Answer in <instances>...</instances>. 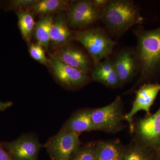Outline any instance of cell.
<instances>
[{"mask_svg": "<svg viewBox=\"0 0 160 160\" xmlns=\"http://www.w3.org/2000/svg\"><path fill=\"white\" fill-rule=\"evenodd\" d=\"M134 33L137 40L135 52L140 75L126 93L132 92L138 86L150 82L160 75V26L151 30L138 28Z\"/></svg>", "mask_w": 160, "mask_h": 160, "instance_id": "cell-1", "label": "cell"}, {"mask_svg": "<svg viewBox=\"0 0 160 160\" xmlns=\"http://www.w3.org/2000/svg\"><path fill=\"white\" fill-rule=\"evenodd\" d=\"M100 20L109 31L121 35L132 26L143 24L145 19L133 1L111 0L101 10Z\"/></svg>", "mask_w": 160, "mask_h": 160, "instance_id": "cell-2", "label": "cell"}, {"mask_svg": "<svg viewBox=\"0 0 160 160\" xmlns=\"http://www.w3.org/2000/svg\"><path fill=\"white\" fill-rule=\"evenodd\" d=\"M73 40L81 43L85 47L95 66L111 54L117 44L99 28L74 32Z\"/></svg>", "mask_w": 160, "mask_h": 160, "instance_id": "cell-3", "label": "cell"}, {"mask_svg": "<svg viewBox=\"0 0 160 160\" xmlns=\"http://www.w3.org/2000/svg\"><path fill=\"white\" fill-rule=\"evenodd\" d=\"M90 115L96 130L109 133L121 131L125 120L122 98L118 96L107 106L91 109Z\"/></svg>", "mask_w": 160, "mask_h": 160, "instance_id": "cell-4", "label": "cell"}, {"mask_svg": "<svg viewBox=\"0 0 160 160\" xmlns=\"http://www.w3.org/2000/svg\"><path fill=\"white\" fill-rule=\"evenodd\" d=\"M47 66L57 82L67 89L82 88L90 81L88 74L66 64L56 52L50 54Z\"/></svg>", "mask_w": 160, "mask_h": 160, "instance_id": "cell-5", "label": "cell"}, {"mask_svg": "<svg viewBox=\"0 0 160 160\" xmlns=\"http://www.w3.org/2000/svg\"><path fill=\"white\" fill-rule=\"evenodd\" d=\"M133 142L154 152L160 147V108L134 125Z\"/></svg>", "mask_w": 160, "mask_h": 160, "instance_id": "cell-6", "label": "cell"}, {"mask_svg": "<svg viewBox=\"0 0 160 160\" xmlns=\"http://www.w3.org/2000/svg\"><path fill=\"white\" fill-rule=\"evenodd\" d=\"M81 144L79 134L61 129L49 138L44 146L52 160H70Z\"/></svg>", "mask_w": 160, "mask_h": 160, "instance_id": "cell-7", "label": "cell"}, {"mask_svg": "<svg viewBox=\"0 0 160 160\" xmlns=\"http://www.w3.org/2000/svg\"><path fill=\"white\" fill-rule=\"evenodd\" d=\"M101 10L93 1H72L66 11L69 27L80 29L90 26L100 19Z\"/></svg>", "mask_w": 160, "mask_h": 160, "instance_id": "cell-8", "label": "cell"}, {"mask_svg": "<svg viewBox=\"0 0 160 160\" xmlns=\"http://www.w3.org/2000/svg\"><path fill=\"white\" fill-rule=\"evenodd\" d=\"M160 91V84L158 82L147 83L140 86L136 92V97L132 107L128 113L125 115L124 119L129 124L130 133L134 131L133 117L138 112L144 111L146 116L151 115L150 109Z\"/></svg>", "mask_w": 160, "mask_h": 160, "instance_id": "cell-9", "label": "cell"}, {"mask_svg": "<svg viewBox=\"0 0 160 160\" xmlns=\"http://www.w3.org/2000/svg\"><path fill=\"white\" fill-rule=\"evenodd\" d=\"M3 147L14 160H38L40 149L44 147L33 133L22 135L17 139L2 142Z\"/></svg>", "mask_w": 160, "mask_h": 160, "instance_id": "cell-10", "label": "cell"}, {"mask_svg": "<svg viewBox=\"0 0 160 160\" xmlns=\"http://www.w3.org/2000/svg\"><path fill=\"white\" fill-rule=\"evenodd\" d=\"M113 62L121 87L129 82L139 69L135 51L128 50L121 51Z\"/></svg>", "mask_w": 160, "mask_h": 160, "instance_id": "cell-11", "label": "cell"}, {"mask_svg": "<svg viewBox=\"0 0 160 160\" xmlns=\"http://www.w3.org/2000/svg\"><path fill=\"white\" fill-rule=\"evenodd\" d=\"M50 36V44L52 48L57 49L70 44L73 41L74 32L69 28L67 15L64 11L58 12L55 17Z\"/></svg>", "mask_w": 160, "mask_h": 160, "instance_id": "cell-12", "label": "cell"}, {"mask_svg": "<svg viewBox=\"0 0 160 160\" xmlns=\"http://www.w3.org/2000/svg\"><path fill=\"white\" fill-rule=\"evenodd\" d=\"M55 52L63 62L69 66L86 74L90 71L91 63L88 56L70 44L58 48Z\"/></svg>", "mask_w": 160, "mask_h": 160, "instance_id": "cell-13", "label": "cell"}, {"mask_svg": "<svg viewBox=\"0 0 160 160\" xmlns=\"http://www.w3.org/2000/svg\"><path fill=\"white\" fill-rule=\"evenodd\" d=\"M91 79L108 87L111 88L121 87L113 62L109 58L102 61L95 66L94 69L92 72Z\"/></svg>", "mask_w": 160, "mask_h": 160, "instance_id": "cell-14", "label": "cell"}, {"mask_svg": "<svg viewBox=\"0 0 160 160\" xmlns=\"http://www.w3.org/2000/svg\"><path fill=\"white\" fill-rule=\"evenodd\" d=\"M90 110L91 109H82L75 112L64 123L61 130L79 134L96 130L92 121Z\"/></svg>", "mask_w": 160, "mask_h": 160, "instance_id": "cell-15", "label": "cell"}, {"mask_svg": "<svg viewBox=\"0 0 160 160\" xmlns=\"http://www.w3.org/2000/svg\"><path fill=\"white\" fill-rule=\"evenodd\" d=\"M125 149L118 140L98 142L95 144L97 160H122Z\"/></svg>", "mask_w": 160, "mask_h": 160, "instance_id": "cell-16", "label": "cell"}, {"mask_svg": "<svg viewBox=\"0 0 160 160\" xmlns=\"http://www.w3.org/2000/svg\"><path fill=\"white\" fill-rule=\"evenodd\" d=\"M71 2L65 0H36L29 10L34 15L44 16L54 12L67 11Z\"/></svg>", "mask_w": 160, "mask_h": 160, "instance_id": "cell-17", "label": "cell"}, {"mask_svg": "<svg viewBox=\"0 0 160 160\" xmlns=\"http://www.w3.org/2000/svg\"><path fill=\"white\" fill-rule=\"evenodd\" d=\"M54 18L53 14L42 16L35 27L33 32L35 39L45 50H48L50 45V31Z\"/></svg>", "mask_w": 160, "mask_h": 160, "instance_id": "cell-18", "label": "cell"}, {"mask_svg": "<svg viewBox=\"0 0 160 160\" xmlns=\"http://www.w3.org/2000/svg\"><path fill=\"white\" fill-rule=\"evenodd\" d=\"M16 13L22 37L26 42L30 43L36 24L34 21V15L29 9L18 10Z\"/></svg>", "mask_w": 160, "mask_h": 160, "instance_id": "cell-19", "label": "cell"}, {"mask_svg": "<svg viewBox=\"0 0 160 160\" xmlns=\"http://www.w3.org/2000/svg\"><path fill=\"white\" fill-rule=\"evenodd\" d=\"M122 160H153V152L132 141L125 147Z\"/></svg>", "mask_w": 160, "mask_h": 160, "instance_id": "cell-20", "label": "cell"}, {"mask_svg": "<svg viewBox=\"0 0 160 160\" xmlns=\"http://www.w3.org/2000/svg\"><path fill=\"white\" fill-rule=\"evenodd\" d=\"M95 144L89 143L81 145L72 154L70 160H97Z\"/></svg>", "mask_w": 160, "mask_h": 160, "instance_id": "cell-21", "label": "cell"}, {"mask_svg": "<svg viewBox=\"0 0 160 160\" xmlns=\"http://www.w3.org/2000/svg\"><path fill=\"white\" fill-rule=\"evenodd\" d=\"M29 51L30 56L33 59L47 66L48 59L45 54V49L42 45L38 42L31 43L29 45Z\"/></svg>", "mask_w": 160, "mask_h": 160, "instance_id": "cell-22", "label": "cell"}, {"mask_svg": "<svg viewBox=\"0 0 160 160\" xmlns=\"http://www.w3.org/2000/svg\"><path fill=\"white\" fill-rule=\"evenodd\" d=\"M36 0H16L12 1L11 6L12 9L18 10L29 9L35 2Z\"/></svg>", "mask_w": 160, "mask_h": 160, "instance_id": "cell-23", "label": "cell"}, {"mask_svg": "<svg viewBox=\"0 0 160 160\" xmlns=\"http://www.w3.org/2000/svg\"><path fill=\"white\" fill-rule=\"evenodd\" d=\"M0 160H14L3 147L2 142H0Z\"/></svg>", "mask_w": 160, "mask_h": 160, "instance_id": "cell-24", "label": "cell"}, {"mask_svg": "<svg viewBox=\"0 0 160 160\" xmlns=\"http://www.w3.org/2000/svg\"><path fill=\"white\" fill-rule=\"evenodd\" d=\"M13 103L11 102H1L0 101V111H4L9 107H11Z\"/></svg>", "mask_w": 160, "mask_h": 160, "instance_id": "cell-25", "label": "cell"}, {"mask_svg": "<svg viewBox=\"0 0 160 160\" xmlns=\"http://www.w3.org/2000/svg\"><path fill=\"white\" fill-rule=\"evenodd\" d=\"M93 1L95 5L101 9L106 6L108 2V0H93Z\"/></svg>", "mask_w": 160, "mask_h": 160, "instance_id": "cell-26", "label": "cell"}, {"mask_svg": "<svg viewBox=\"0 0 160 160\" xmlns=\"http://www.w3.org/2000/svg\"><path fill=\"white\" fill-rule=\"evenodd\" d=\"M153 160H160V147L153 152Z\"/></svg>", "mask_w": 160, "mask_h": 160, "instance_id": "cell-27", "label": "cell"}, {"mask_svg": "<svg viewBox=\"0 0 160 160\" xmlns=\"http://www.w3.org/2000/svg\"></svg>", "mask_w": 160, "mask_h": 160, "instance_id": "cell-28", "label": "cell"}]
</instances>
